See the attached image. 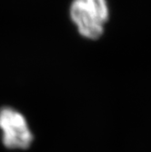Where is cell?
<instances>
[{
	"label": "cell",
	"instance_id": "cell-1",
	"mask_svg": "<svg viewBox=\"0 0 151 152\" xmlns=\"http://www.w3.org/2000/svg\"><path fill=\"white\" fill-rule=\"evenodd\" d=\"M69 16L81 37L97 39L104 32L108 20L109 8L107 0H73Z\"/></svg>",
	"mask_w": 151,
	"mask_h": 152
},
{
	"label": "cell",
	"instance_id": "cell-2",
	"mask_svg": "<svg viewBox=\"0 0 151 152\" xmlns=\"http://www.w3.org/2000/svg\"><path fill=\"white\" fill-rule=\"evenodd\" d=\"M0 129L3 144L11 149H26L33 141V134L26 118L9 107L0 108Z\"/></svg>",
	"mask_w": 151,
	"mask_h": 152
}]
</instances>
